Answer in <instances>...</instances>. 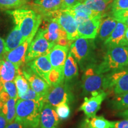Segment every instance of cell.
<instances>
[{
	"label": "cell",
	"mask_w": 128,
	"mask_h": 128,
	"mask_svg": "<svg viewBox=\"0 0 128 128\" xmlns=\"http://www.w3.org/2000/svg\"><path fill=\"white\" fill-rule=\"evenodd\" d=\"M7 124L8 123L6 116L0 110V128H6Z\"/></svg>",
	"instance_id": "obj_40"
},
{
	"label": "cell",
	"mask_w": 128,
	"mask_h": 128,
	"mask_svg": "<svg viewBox=\"0 0 128 128\" xmlns=\"http://www.w3.org/2000/svg\"><path fill=\"white\" fill-rule=\"evenodd\" d=\"M44 19L58 23L66 33L67 38L70 40L74 41L79 38L76 20L67 9L58 10Z\"/></svg>",
	"instance_id": "obj_7"
},
{
	"label": "cell",
	"mask_w": 128,
	"mask_h": 128,
	"mask_svg": "<svg viewBox=\"0 0 128 128\" xmlns=\"http://www.w3.org/2000/svg\"><path fill=\"white\" fill-rule=\"evenodd\" d=\"M92 42L91 39L79 38L70 46V52L80 65H82L90 58L92 50Z\"/></svg>",
	"instance_id": "obj_9"
},
{
	"label": "cell",
	"mask_w": 128,
	"mask_h": 128,
	"mask_svg": "<svg viewBox=\"0 0 128 128\" xmlns=\"http://www.w3.org/2000/svg\"><path fill=\"white\" fill-rule=\"evenodd\" d=\"M118 116L121 117V118H124V119H128V109L118 113Z\"/></svg>",
	"instance_id": "obj_41"
},
{
	"label": "cell",
	"mask_w": 128,
	"mask_h": 128,
	"mask_svg": "<svg viewBox=\"0 0 128 128\" xmlns=\"http://www.w3.org/2000/svg\"><path fill=\"white\" fill-rule=\"evenodd\" d=\"M64 81V70L52 68L49 76V82L50 86H56Z\"/></svg>",
	"instance_id": "obj_29"
},
{
	"label": "cell",
	"mask_w": 128,
	"mask_h": 128,
	"mask_svg": "<svg viewBox=\"0 0 128 128\" xmlns=\"http://www.w3.org/2000/svg\"><path fill=\"white\" fill-rule=\"evenodd\" d=\"M55 44L46 40L44 36L43 30L39 28L28 48L26 56V63L38 57L48 55Z\"/></svg>",
	"instance_id": "obj_8"
},
{
	"label": "cell",
	"mask_w": 128,
	"mask_h": 128,
	"mask_svg": "<svg viewBox=\"0 0 128 128\" xmlns=\"http://www.w3.org/2000/svg\"><path fill=\"white\" fill-rule=\"evenodd\" d=\"M64 81L68 83H70L78 75L77 62L70 52H69L64 65Z\"/></svg>",
	"instance_id": "obj_21"
},
{
	"label": "cell",
	"mask_w": 128,
	"mask_h": 128,
	"mask_svg": "<svg viewBox=\"0 0 128 128\" xmlns=\"http://www.w3.org/2000/svg\"><path fill=\"white\" fill-rule=\"evenodd\" d=\"M110 106L112 109L117 111L121 112L128 109V92L115 96L110 102Z\"/></svg>",
	"instance_id": "obj_25"
},
{
	"label": "cell",
	"mask_w": 128,
	"mask_h": 128,
	"mask_svg": "<svg viewBox=\"0 0 128 128\" xmlns=\"http://www.w3.org/2000/svg\"><path fill=\"white\" fill-rule=\"evenodd\" d=\"M112 14L118 22L123 23L124 19L128 17V8L112 12Z\"/></svg>",
	"instance_id": "obj_35"
},
{
	"label": "cell",
	"mask_w": 128,
	"mask_h": 128,
	"mask_svg": "<svg viewBox=\"0 0 128 128\" xmlns=\"http://www.w3.org/2000/svg\"><path fill=\"white\" fill-rule=\"evenodd\" d=\"M103 14H101L77 24L79 38L88 39H94L96 38L98 33L101 20Z\"/></svg>",
	"instance_id": "obj_12"
},
{
	"label": "cell",
	"mask_w": 128,
	"mask_h": 128,
	"mask_svg": "<svg viewBox=\"0 0 128 128\" xmlns=\"http://www.w3.org/2000/svg\"><path fill=\"white\" fill-rule=\"evenodd\" d=\"M34 7L42 18L58 10L64 9L63 0H34Z\"/></svg>",
	"instance_id": "obj_18"
},
{
	"label": "cell",
	"mask_w": 128,
	"mask_h": 128,
	"mask_svg": "<svg viewBox=\"0 0 128 128\" xmlns=\"http://www.w3.org/2000/svg\"><path fill=\"white\" fill-rule=\"evenodd\" d=\"M112 12L128 8V0H113L110 4Z\"/></svg>",
	"instance_id": "obj_33"
},
{
	"label": "cell",
	"mask_w": 128,
	"mask_h": 128,
	"mask_svg": "<svg viewBox=\"0 0 128 128\" xmlns=\"http://www.w3.org/2000/svg\"><path fill=\"white\" fill-rule=\"evenodd\" d=\"M103 91L112 90L115 96L128 92V68L113 71L104 76Z\"/></svg>",
	"instance_id": "obj_4"
},
{
	"label": "cell",
	"mask_w": 128,
	"mask_h": 128,
	"mask_svg": "<svg viewBox=\"0 0 128 128\" xmlns=\"http://www.w3.org/2000/svg\"><path fill=\"white\" fill-rule=\"evenodd\" d=\"M7 52L5 47V40L0 37V60H3L5 58Z\"/></svg>",
	"instance_id": "obj_38"
},
{
	"label": "cell",
	"mask_w": 128,
	"mask_h": 128,
	"mask_svg": "<svg viewBox=\"0 0 128 128\" xmlns=\"http://www.w3.org/2000/svg\"><path fill=\"white\" fill-rule=\"evenodd\" d=\"M18 74V70L12 62L4 59L2 60L1 72H0V81L2 82L7 81H14L16 76Z\"/></svg>",
	"instance_id": "obj_23"
},
{
	"label": "cell",
	"mask_w": 128,
	"mask_h": 128,
	"mask_svg": "<svg viewBox=\"0 0 128 128\" xmlns=\"http://www.w3.org/2000/svg\"><path fill=\"white\" fill-rule=\"evenodd\" d=\"M44 102L40 100L18 99L16 102V119L28 128H38Z\"/></svg>",
	"instance_id": "obj_2"
},
{
	"label": "cell",
	"mask_w": 128,
	"mask_h": 128,
	"mask_svg": "<svg viewBox=\"0 0 128 128\" xmlns=\"http://www.w3.org/2000/svg\"><path fill=\"white\" fill-rule=\"evenodd\" d=\"M26 64L27 66L33 73L42 78L49 85V76L52 66L48 55L37 58Z\"/></svg>",
	"instance_id": "obj_11"
},
{
	"label": "cell",
	"mask_w": 128,
	"mask_h": 128,
	"mask_svg": "<svg viewBox=\"0 0 128 128\" xmlns=\"http://www.w3.org/2000/svg\"><path fill=\"white\" fill-rule=\"evenodd\" d=\"M86 0H78V1L79 2H84Z\"/></svg>",
	"instance_id": "obj_46"
},
{
	"label": "cell",
	"mask_w": 128,
	"mask_h": 128,
	"mask_svg": "<svg viewBox=\"0 0 128 128\" xmlns=\"http://www.w3.org/2000/svg\"><path fill=\"white\" fill-rule=\"evenodd\" d=\"M104 74L98 71L97 65L87 66L83 73L81 80V87L85 94L91 95L103 91Z\"/></svg>",
	"instance_id": "obj_5"
},
{
	"label": "cell",
	"mask_w": 128,
	"mask_h": 128,
	"mask_svg": "<svg viewBox=\"0 0 128 128\" xmlns=\"http://www.w3.org/2000/svg\"><path fill=\"white\" fill-rule=\"evenodd\" d=\"M127 25L122 22H118L116 28L110 36L104 40L107 48L112 46H128V42L125 38Z\"/></svg>",
	"instance_id": "obj_17"
},
{
	"label": "cell",
	"mask_w": 128,
	"mask_h": 128,
	"mask_svg": "<svg viewBox=\"0 0 128 128\" xmlns=\"http://www.w3.org/2000/svg\"><path fill=\"white\" fill-rule=\"evenodd\" d=\"M6 128H28L25 126L23 123L21 122L20 121L16 119L11 123L7 124Z\"/></svg>",
	"instance_id": "obj_37"
},
{
	"label": "cell",
	"mask_w": 128,
	"mask_h": 128,
	"mask_svg": "<svg viewBox=\"0 0 128 128\" xmlns=\"http://www.w3.org/2000/svg\"><path fill=\"white\" fill-rule=\"evenodd\" d=\"M3 90L7 92L11 98L18 100V94L14 81H7L4 82L3 84Z\"/></svg>",
	"instance_id": "obj_31"
},
{
	"label": "cell",
	"mask_w": 128,
	"mask_h": 128,
	"mask_svg": "<svg viewBox=\"0 0 128 128\" xmlns=\"http://www.w3.org/2000/svg\"><path fill=\"white\" fill-rule=\"evenodd\" d=\"M82 128H92L91 127V126H90L88 125V124L87 123V122L85 120L84 123H83V124H82Z\"/></svg>",
	"instance_id": "obj_42"
},
{
	"label": "cell",
	"mask_w": 128,
	"mask_h": 128,
	"mask_svg": "<svg viewBox=\"0 0 128 128\" xmlns=\"http://www.w3.org/2000/svg\"><path fill=\"white\" fill-rule=\"evenodd\" d=\"M40 29L44 32V38L51 43L56 44L62 38H67L66 33L58 23L53 21L44 20Z\"/></svg>",
	"instance_id": "obj_13"
},
{
	"label": "cell",
	"mask_w": 128,
	"mask_h": 128,
	"mask_svg": "<svg viewBox=\"0 0 128 128\" xmlns=\"http://www.w3.org/2000/svg\"><path fill=\"white\" fill-rule=\"evenodd\" d=\"M4 60V59H3ZM0 60V72H1V64H2V60Z\"/></svg>",
	"instance_id": "obj_45"
},
{
	"label": "cell",
	"mask_w": 128,
	"mask_h": 128,
	"mask_svg": "<svg viewBox=\"0 0 128 128\" xmlns=\"http://www.w3.org/2000/svg\"><path fill=\"white\" fill-rule=\"evenodd\" d=\"M20 99H22V100H42L39 97V95L36 93V92L31 87L29 88L27 92L23 95L20 96L18 97Z\"/></svg>",
	"instance_id": "obj_34"
},
{
	"label": "cell",
	"mask_w": 128,
	"mask_h": 128,
	"mask_svg": "<svg viewBox=\"0 0 128 128\" xmlns=\"http://www.w3.org/2000/svg\"><path fill=\"white\" fill-rule=\"evenodd\" d=\"M125 38H126V39L127 40V41L128 42V27H127V28H126V30Z\"/></svg>",
	"instance_id": "obj_43"
},
{
	"label": "cell",
	"mask_w": 128,
	"mask_h": 128,
	"mask_svg": "<svg viewBox=\"0 0 128 128\" xmlns=\"http://www.w3.org/2000/svg\"><path fill=\"white\" fill-rule=\"evenodd\" d=\"M107 96L104 91L94 94L90 97H85L84 102L80 108L87 118H92L96 116L97 112L100 109L101 105Z\"/></svg>",
	"instance_id": "obj_10"
},
{
	"label": "cell",
	"mask_w": 128,
	"mask_h": 128,
	"mask_svg": "<svg viewBox=\"0 0 128 128\" xmlns=\"http://www.w3.org/2000/svg\"><path fill=\"white\" fill-rule=\"evenodd\" d=\"M24 1H26L27 2H28V1H29V0H24Z\"/></svg>",
	"instance_id": "obj_47"
},
{
	"label": "cell",
	"mask_w": 128,
	"mask_h": 128,
	"mask_svg": "<svg viewBox=\"0 0 128 128\" xmlns=\"http://www.w3.org/2000/svg\"><path fill=\"white\" fill-rule=\"evenodd\" d=\"M60 119L55 108L49 104L44 103L40 113L38 128H58Z\"/></svg>",
	"instance_id": "obj_14"
},
{
	"label": "cell",
	"mask_w": 128,
	"mask_h": 128,
	"mask_svg": "<svg viewBox=\"0 0 128 128\" xmlns=\"http://www.w3.org/2000/svg\"><path fill=\"white\" fill-rule=\"evenodd\" d=\"M103 60L97 65L102 74L121 70L128 66V46L108 47Z\"/></svg>",
	"instance_id": "obj_3"
},
{
	"label": "cell",
	"mask_w": 128,
	"mask_h": 128,
	"mask_svg": "<svg viewBox=\"0 0 128 128\" xmlns=\"http://www.w3.org/2000/svg\"><path fill=\"white\" fill-rule=\"evenodd\" d=\"M14 81L15 82L16 88H17L18 97L26 93L30 87L28 80L23 76L22 69L18 70V74L16 76Z\"/></svg>",
	"instance_id": "obj_26"
},
{
	"label": "cell",
	"mask_w": 128,
	"mask_h": 128,
	"mask_svg": "<svg viewBox=\"0 0 128 128\" xmlns=\"http://www.w3.org/2000/svg\"><path fill=\"white\" fill-rule=\"evenodd\" d=\"M92 128H112L113 122L108 120L103 116H94L85 120Z\"/></svg>",
	"instance_id": "obj_28"
},
{
	"label": "cell",
	"mask_w": 128,
	"mask_h": 128,
	"mask_svg": "<svg viewBox=\"0 0 128 128\" xmlns=\"http://www.w3.org/2000/svg\"><path fill=\"white\" fill-rule=\"evenodd\" d=\"M7 12L12 16L16 25L18 26L23 36L24 42H30L36 36L42 22V17L33 10L18 8Z\"/></svg>",
	"instance_id": "obj_1"
},
{
	"label": "cell",
	"mask_w": 128,
	"mask_h": 128,
	"mask_svg": "<svg viewBox=\"0 0 128 128\" xmlns=\"http://www.w3.org/2000/svg\"><path fill=\"white\" fill-rule=\"evenodd\" d=\"M17 100L10 98L6 103H0V110L5 115L8 124H11L16 119V105Z\"/></svg>",
	"instance_id": "obj_24"
},
{
	"label": "cell",
	"mask_w": 128,
	"mask_h": 128,
	"mask_svg": "<svg viewBox=\"0 0 128 128\" xmlns=\"http://www.w3.org/2000/svg\"><path fill=\"white\" fill-rule=\"evenodd\" d=\"M22 70L23 76L28 81L30 87L43 99V97L48 92L50 86L42 78L33 73L28 66L26 68H22Z\"/></svg>",
	"instance_id": "obj_15"
},
{
	"label": "cell",
	"mask_w": 128,
	"mask_h": 128,
	"mask_svg": "<svg viewBox=\"0 0 128 128\" xmlns=\"http://www.w3.org/2000/svg\"><path fill=\"white\" fill-rule=\"evenodd\" d=\"M112 128H128V119L119 121H114L113 122Z\"/></svg>",
	"instance_id": "obj_36"
},
{
	"label": "cell",
	"mask_w": 128,
	"mask_h": 128,
	"mask_svg": "<svg viewBox=\"0 0 128 128\" xmlns=\"http://www.w3.org/2000/svg\"><path fill=\"white\" fill-rule=\"evenodd\" d=\"M30 43L28 40H25L18 47L6 54L5 59L14 64L17 70L22 68L26 62V56Z\"/></svg>",
	"instance_id": "obj_16"
},
{
	"label": "cell",
	"mask_w": 128,
	"mask_h": 128,
	"mask_svg": "<svg viewBox=\"0 0 128 128\" xmlns=\"http://www.w3.org/2000/svg\"><path fill=\"white\" fill-rule=\"evenodd\" d=\"M69 46H60L59 44H55L54 46L48 55L52 68L64 70V65L69 54Z\"/></svg>",
	"instance_id": "obj_19"
},
{
	"label": "cell",
	"mask_w": 128,
	"mask_h": 128,
	"mask_svg": "<svg viewBox=\"0 0 128 128\" xmlns=\"http://www.w3.org/2000/svg\"><path fill=\"white\" fill-rule=\"evenodd\" d=\"M24 42L23 36L17 26L12 28L5 40V47L7 52L15 49Z\"/></svg>",
	"instance_id": "obj_22"
},
{
	"label": "cell",
	"mask_w": 128,
	"mask_h": 128,
	"mask_svg": "<svg viewBox=\"0 0 128 128\" xmlns=\"http://www.w3.org/2000/svg\"><path fill=\"white\" fill-rule=\"evenodd\" d=\"M78 2V0H63L64 9H68L69 8L75 6Z\"/></svg>",
	"instance_id": "obj_39"
},
{
	"label": "cell",
	"mask_w": 128,
	"mask_h": 128,
	"mask_svg": "<svg viewBox=\"0 0 128 128\" xmlns=\"http://www.w3.org/2000/svg\"><path fill=\"white\" fill-rule=\"evenodd\" d=\"M55 108L56 112L60 119H66L70 117V114H71V110H70L68 104H61Z\"/></svg>",
	"instance_id": "obj_32"
},
{
	"label": "cell",
	"mask_w": 128,
	"mask_h": 128,
	"mask_svg": "<svg viewBox=\"0 0 128 128\" xmlns=\"http://www.w3.org/2000/svg\"><path fill=\"white\" fill-rule=\"evenodd\" d=\"M26 3L24 0H0V8L6 10L18 9Z\"/></svg>",
	"instance_id": "obj_30"
},
{
	"label": "cell",
	"mask_w": 128,
	"mask_h": 128,
	"mask_svg": "<svg viewBox=\"0 0 128 128\" xmlns=\"http://www.w3.org/2000/svg\"><path fill=\"white\" fill-rule=\"evenodd\" d=\"M73 94L69 83L64 82L54 86H50L45 96L43 97L44 103L56 108L63 103L70 104L73 100Z\"/></svg>",
	"instance_id": "obj_6"
},
{
	"label": "cell",
	"mask_w": 128,
	"mask_h": 128,
	"mask_svg": "<svg viewBox=\"0 0 128 128\" xmlns=\"http://www.w3.org/2000/svg\"><path fill=\"white\" fill-rule=\"evenodd\" d=\"M118 21L112 15L103 14L98 30V37L102 40H106L116 28Z\"/></svg>",
	"instance_id": "obj_20"
},
{
	"label": "cell",
	"mask_w": 128,
	"mask_h": 128,
	"mask_svg": "<svg viewBox=\"0 0 128 128\" xmlns=\"http://www.w3.org/2000/svg\"><path fill=\"white\" fill-rule=\"evenodd\" d=\"M112 0H86L84 4L94 12L104 13Z\"/></svg>",
	"instance_id": "obj_27"
},
{
	"label": "cell",
	"mask_w": 128,
	"mask_h": 128,
	"mask_svg": "<svg viewBox=\"0 0 128 128\" xmlns=\"http://www.w3.org/2000/svg\"><path fill=\"white\" fill-rule=\"evenodd\" d=\"M123 23H124L127 26H128V17H127L126 19H124V22H123Z\"/></svg>",
	"instance_id": "obj_44"
}]
</instances>
